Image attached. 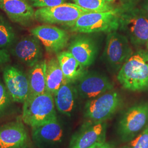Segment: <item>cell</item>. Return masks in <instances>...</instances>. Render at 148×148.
<instances>
[{
	"label": "cell",
	"mask_w": 148,
	"mask_h": 148,
	"mask_svg": "<svg viewBox=\"0 0 148 148\" xmlns=\"http://www.w3.org/2000/svg\"><path fill=\"white\" fill-rule=\"evenodd\" d=\"M16 41V34L13 27L0 14V48L8 49Z\"/></svg>",
	"instance_id": "22"
},
{
	"label": "cell",
	"mask_w": 148,
	"mask_h": 148,
	"mask_svg": "<svg viewBox=\"0 0 148 148\" xmlns=\"http://www.w3.org/2000/svg\"><path fill=\"white\" fill-rule=\"evenodd\" d=\"M74 85L79 97L87 101L114 89L110 79L97 72H86Z\"/></svg>",
	"instance_id": "11"
},
{
	"label": "cell",
	"mask_w": 148,
	"mask_h": 148,
	"mask_svg": "<svg viewBox=\"0 0 148 148\" xmlns=\"http://www.w3.org/2000/svg\"><path fill=\"white\" fill-rule=\"evenodd\" d=\"M123 1H128V0H123Z\"/></svg>",
	"instance_id": "31"
},
{
	"label": "cell",
	"mask_w": 148,
	"mask_h": 148,
	"mask_svg": "<svg viewBox=\"0 0 148 148\" xmlns=\"http://www.w3.org/2000/svg\"><path fill=\"white\" fill-rule=\"evenodd\" d=\"M121 148H148V126Z\"/></svg>",
	"instance_id": "25"
},
{
	"label": "cell",
	"mask_w": 148,
	"mask_h": 148,
	"mask_svg": "<svg viewBox=\"0 0 148 148\" xmlns=\"http://www.w3.org/2000/svg\"><path fill=\"white\" fill-rule=\"evenodd\" d=\"M148 126V102L128 108L117 122V132L122 142L127 143Z\"/></svg>",
	"instance_id": "5"
},
{
	"label": "cell",
	"mask_w": 148,
	"mask_h": 148,
	"mask_svg": "<svg viewBox=\"0 0 148 148\" xmlns=\"http://www.w3.org/2000/svg\"><path fill=\"white\" fill-rule=\"evenodd\" d=\"M5 87L13 102L23 104L29 95L27 75L17 66L8 65L3 70Z\"/></svg>",
	"instance_id": "15"
},
{
	"label": "cell",
	"mask_w": 148,
	"mask_h": 148,
	"mask_svg": "<svg viewBox=\"0 0 148 148\" xmlns=\"http://www.w3.org/2000/svg\"><path fill=\"white\" fill-rule=\"evenodd\" d=\"M132 54L130 42L125 35L117 31L108 33L103 56L111 70L119 71Z\"/></svg>",
	"instance_id": "8"
},
{
	"label": "cell",
	"mask_w": 148,
	"mask_h": 148,
	"mask_svg": "<svg viewBox=\"0 0 148 148\" xmlns=\"http://www.w3.org/2000/svg\"><path fill=\"white\" fill-rule=\"evenodd\" d=\"M76 5L92 11V12H104L111 11L115 0H73Z\"/></svg>",
	"instance_id": "23"
},
{
	"label": "cell",
	"mask_w": 148,
	"mask_h": 148,
	"mask_svg": "<svg viewBox=\"0 0 148 148\" xmlns=\"http://www.w3.org/2000/svg\"><path fill=\"white\" fill-rule=\"evenodd\" d=\"M117 79L128 90H148V51L141 49L133 53L118 71Z\"/></svg>",
	"instance_id": "1"
},
{
	"label": "cell",
	"mask_w": 148,
	"mask_h": 148,
	"mask_svg": "<svg viewBox=\"0 0 148 148\" xmlns=\"http://www.w3.org/2000/svg\"><path fill=\"white\" fill-rule=\"evenodd\" d=\"M13 102L5 84L0 79V120L10 114Z\"/></svg>",
	"instance_id": "24"
},
{
	"label": "cell",
	"mask_w": 148,
	"mask_h": 148,
	"mask_svg": "<svg viewBox=\"0 0 148 148\" xmlns=\"http://www.w3.org/2000/svg\"><path fill=\"white\" fill-rule=\"evenodd\" d=\"M107 123L85 121L73 134L68 148H95L106 142Z\"/></svg>",
	"instance_id": "9"
},
{
	"label": "cell",
	"mask_w": 148,
	"mask_h": 148,
	"mask_svg": "<svg viewBox=\"0 0 148 148\" xmlns=\"http://www.w3.org/2000/svg\"><path fill=\"white\" fill-rule=\"evenodd\" d=\"M95 148H116L115 145L112 143L109 142H106L104 144L101 145L99 147Z\"/></svg>",
	"instance_id": "28"
},
{
	"label": "cell",
	"mask_w": 148,
	"mask_h": 148,
	"mask_svg": "<svg viewBox=\"0 0 148 148\" xmlns=\"http://www.w3.org/2000/svg\"><path fill=\"white\" fill-rule=\"evenodd\" d=\"M92 12L76 3L66 2L54 7L38 8L35 12V20L41 23L68 25L81 16Z\"/></svg>",
	"instance_id": "7"
},
{
	"label": "cell",
	"mask_w": 148,
	"mask_h": 148,
	"mask_svg": "<svg viewBox=\"0 0 148 148\" xmlns=\"http://www.w3.org/2000/svg\"><path fill=\"white\" fill-rule=\"evenodd\" d=\"M122 104L121 95L113 90L88 100L84 110L85 121L93 123L106 122L116 114Z\"/></svg>",
	"instance_id": "4"
},
{
	"label": "cell",
	"mask_w": 148,
	"mask_h": 148,
	"mask_svg": "<svg viewBox=\"0 0 148 148\" xmlns=\"http://www.w3.org/2000/svg\"><path fill=\"white\" fill-rule=\"evenodd\" d=\"M65 82L58 59L53 57L47 61L46 71V91L54 95Z\"/></svg>",
	"instance_id": "21"
},
{
	"label": "cell",
	"mask_w": 148,
	"mask_h": 148,
	"mask_svg": "<svg viewBox=\"0 0 148 148\" xmlns=\"http://www.w3.org/2000/svg\"><path fill=\"white\" fill-rule=\"evenodd\" d=\"M41 43L33 35H27L16 40L10 48V53L21 63L31 68L42 60L43 49Z\"/></svg>",
	"instance_id": "13"
},
{
	"label": "cell",
	"mask_w": 148,
	"mask_h": 148,
	"mask_svg": "<svg viewBox=\"0 0 148 148\" xmlns=\"http://www.w3.org/2000/svg\"><path fill=\"white\" fill-rule=\"evenodd\" d=\"M65 82L74 84L86 73L84 67L69 51L57 54Z\"/></svg>",
	"instance_id": "19"
},
{
	"label": "cell",
	"mask_w": 148,
	"mask_h": 148,
	"mask_svg": "<svg viewBox=\"0 0 148 148\" xmlns=\"http://www.w3.org/2000/svg\"><path fill=\"white\" fill-rule=\"evenodd\" d=\"M0 148H36L21 118L0 126Z\"/></svg>",
	"instance_id": "10"
},
{
	"label": "cell",
	"mask_w": 148,
	"mask_h": 148,
	"mask_svg": "<svg viewBox=\"0 0 148 148\" xmlns=\"http://www.w3.org/2000/svg\"><path fill=\"white\" fill-rule=\"evenodd\" d=\"M34 8L51 7L66 3L67 0H27Z\"/></svg>",
	"instance_id": "26"
},
{
	"label": "cell",
	"mask_w": 148,
	"mask_h": 148,
	"mask_svg": "<svg viewBox=\"0 0 148 148\" xmlns=\"http://www.w3.org/2000/svg\"><path fill=\"white\" fill-rule=\"evenodd\" d=\"M47 60H41L30 68L27 74L29 84L27 97L42 94L46 91V71Z\"/></svg>",
	"instance_id": "20"
},
{
	"label": "cell",
	"mask_w": 148,
	"mask_h": 148,
	"mask_svg": "<svg viewBox=\"0 0 148 148\" xmlns=\"http://www.w3.org/2000/svg\"><path fill=\"white\" fill-rule=\"evenodd\" d=\"M142 10L146 15L148 16V0H147V1L143 5Z\"/></svg>",
	"instance_id": "29"
},
{
	"label": "cell",
	"mask_w": 148,
	"mask_h": 148,
	"mask_svg": "<svg viewBox=\"0 0 148 148\" xmlns=\"http://www.w3.org/2000/svg\"><path fill=\"white\" fill-rule=\"evenodd\" d=\"M0 9L11 21L23 27H30L36 21L35 11L27 0H0Z\"/></svg>",
	"instance_id": "16"
},
{
	"label": "cell",
	"mask_w": 148,
	"mask_h": 148,
	"mask_svg": "<svg viewBox=\"0 0 148 148\" xmlns=\"http://www.w3.org/2000/svg\"><path fill=\"white\" fill-rule=\"evenodd\" d=\"M31 137L36 148H57L63 140V127L57 118L32 127Z\"/></svg>",
	"instance_id": "14"
},
{
	"label": "cell",
	"mask_w": 148,
	"mask_h": 148,
	"mask_svg": "<svg viewBox=\"0 0 148 148\" xmlns=\"http://www.w3.org/2000/svg\"><path fill=\"white\" fill-rule=\"evenodd\" d=\"M11 62V56L8 49L0 48V73Z\"/></svg>",
	"instance_id": "27"
},
{
	"label": "cell",
	"mask_w": 148,
	"mask_h": 148,
	"mask_svg": "<svg viewBox=\"0 0 148 148\" xmlns=\"http://www.w3.org/2000/svg\"><path fill=\"white\" fill-rule=\"evenodd\" d=\"M23 104L21 120L31 128L58 118L53 95L47 91L27 97Z\"/></svg>",
	"instance_id": "2"
},
{
	"label": "cell",
	"mask_w": 148,
	"mask_h": 148,
	"mask_svg": "<svg viewBox=\"0 0 148 148\" xmlns=\"http://www.w3.org/2000/svg\"><path fill=\"white\" fill-rule=\"evenodd\" d=\"M78 97L74 84L65 81L53 95L56 109L63 115L71 116L76 108Z\"/></svg>",
	"instance_id": "18"
},
{
	"label": "cell",
	"mask_w": 148,
	"mask_h": 148,
	"mask_svg": "<svg viewBox=\"0 0 148 148\" xmlns=\"http://www.w3.org/2000/svg\"><path fill=\"white\" fill-rule=\"evenodd\" d=\"M146 45H147V49H148V42H147V44H146Z\"/></svg>",
	"instance_id": "30"
},
{
	"label": "cell",
	"mask_w": 148,
	"mask_h": 148,
	"mask_svg": "<svg viewBox=\"0 0 148 148\" xmlns=\"http://www.w3.org/2000/svg\"><path fill=\"white\" fill-rule=\"evenodd\" d=\"M30 33L42 43L48 53H58L66 47L69 42V34L65 30L49 24L34 27Z\"/></svg>",
	"instance_id": "12"
},
{
	"label": "cell",
	"mask_w": 148,
	"mask_h": 148,
	"mask_svg": "<svg viewBox=\"0 0 148 148\" xmlns=\"http://www.w3.org/2000/svg\"><path fill=\"white\" fill-rule=\"evenodd\" d=\"M119 29L134 46H143L148 42V16L142 10L128 8L121 11Z\"/></svg>",
	"instance_id": "6"
},
{
	"label": "cell",
	"mask_w": 148,
	"mask_h": 148,
	"mask_svg": "<svg viewBox=\"0 0 148 148\" xmlns=\"http://www.w3.org/2000/svg\"><path fill=\"white\" fill-rule=\"evenodd\" d=\"M121 11L115 8L104 12H92L84 14L76 21L66 25L71 32L90 34L117 31L119 27Z\"/></svg>",
	"instance_id": "3"
},
{
	"label": "cell",
	"mask_w": 148,
	"mask_h": 148,
	"mask_svg": "<svg viewBox=\"0 0 148 148\" xmlns=\"http://www.w3.org/2000/svg\"><path fill=\"white\" fill-rule=\"evenodd\" d=\"M68 51L86 68L95 62L98 48L92 38L86 35H79L70 43Z\"/></svg>",
	"instance_id": "17"
}]
</instances>
